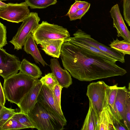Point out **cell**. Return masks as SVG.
Instances as JSON below:
<instances>
[{
    "label": "cell",
    "instance_id": "1",
    "mask_svg": "<svg viewBox=\"0 0 130 130\" xmlns=\"http://www.w3.org/2000/svg\"><path fill=\"white\" fill-rule=\"evenodd\" d=\"M61 51L63 67L74 78L80 81L122 76L127 73L116 62L70 42H64Z\"/></svg>",
    "mask_w": 130,
    "mask_h": 130
},
{
    "label": "cell",
    "instance_id": "2",
    "mask_svg": "<svg viewBox=\"0 0 130 130\" xmlns=\"http://www.w3.org/2000/svg\"><path fill=\"white\" fill-rule=\"evenodd\" d=\"M36 79L20 71L4 79L3 89L6 100L18 105Z\"/></svg>",
    "mask_w": 130,
    "mask_h": 130
},
{
    "label": "cell",
    "instance_id": "3",
    "mask_svg": "<svg viewBox=\"0 0 130 130\" xmlns=\"http://www.w3.org/2000/svg\"><path fill=\"white\" fill-rule=\"evenodd\" d=\"M27 115L35 128L38 130H62L67 124L38 101Z\"/></svg>",
    "mask_w": 130,
    "mask_h": 130
},
{
    "label": "cell",
    "instance_id": "4",
    "mask_svg": "<svg viewBox=\"0 0 130 130\" xmlns=\"http://www.w3.org/2000/svg\"><path fill=\"white\" fill-rule=\"evenodd\" d=\"M32 34L38 45L41 42L52 40L63 39L65 42L70 37L67 28L44 21L39 24Z\"/></svg>",
    "mask_w": 130,
    "mask_h": 130
},
{
    "label": "cell",
    "instance_id": "5",
    "mask_svg": "<svg viewBox=\"0 0 130 130\" xmlns=\"http://www.w3.org/2000/svg\"><path fill=\"white\" fill-rule=\"evenodd\" d=\"M110 86L102 81L92 83L88 86L86 95L99 115L103 109L108 106Z\"/></svg>",
    "mask_w": 130,
    "mask_h": 130
},
{
    "label": "cell",
    "instance_id": "6",
    "mask_svg": "<svg viewBox=\"0 0 130 130\" xmlns=\"http://www.w3.org/2000/svg\"><path fill=\"white\" fill-rule=\"evenodd\" d=\"M130 89L118 87L114 106V117L121 121L128 130L130 128Z\"/></svg>",
    "mask_w": 130,
    "mask_h": 130
},
{
    "label": "cell",
    "instance_id": "7",
    "mask_svg": "<svg viewBox=\"0 0 130 130\" xmlns=\"http://www.w3.org/2000/svg\"><path fill=\"white\" fill-rule=\"evenodd\" d=\"M40 21L37 13H30L23 22L16 34L9 41L13 45L14 49L19 50L22 49L28 37L38 27Z\"/></svg>",
    "mask_w": 130,
    "mask_h": 130
},
{
    "label": "cell",
    "instance_id": "8",
    "mask_svg": "<svg viewBox=\"0 0 130 130\" xmlns=\"http://www.w3.org/2000/svg\"><path fill=\"white\" fill-rule=\"evenodd\" d=\"M7 8L0 13V18L8 21L17 23L23 22L30 14L26 3L8 4Z\"/></svg>",
    "mask_w": 130,
    "mask_h": 130
},
{
    "label": "cell",
    "instance_id": "9",
    "mask_svg": "<svg viewBox=\"0 0 130 130\" xmlns=\"http://www.w3.org/2000/svg\"><path fill=\"white\" fill-rule=\"evenodd\" d=\"M73 38L90 44L109 54L116 60L123 63L125 62L124 55L114 49L103 44L94 39L91 35L80 29H78L73 35Z\"/></svg>",
    "mask_w": 130,
    "mask_h": 130
},
{
    "label": "cell",
    "instance_id": "10",
    "mask_svg": "<svg viewBox=\"0 0 130 130\" xmlns=\"http://www.w3.org/2000/svg\"><path fill=\"white\" fill-rule=\"evenodd\" d=\"M20 63L18 57L0 48V75L4 79L18 73Z\"/></svg>",
    "mask_w": 130,
    "mask_h": 130
},
{
    "label": "cell",
    "instance_id": "11",
    "mask_svg": "<svg viewBox=\"0 0 130 130\" xmlns=\"http://www.w3.org/2000/svg\"><path fill=\"white\" fill-rule=\"evenodd\" d=\"M42 85L39 80L36 79L32 87L24 95L18 105L21 112L27 114L32 109L37 102V99Z\"/></svg>",
    "mask_w": 130,
    "mask_h": 130
},
{
    "label": "cell",
    "instance_id": "12",
    "mask_svg": "<svg viewBox=\"0 0 130 130\" xmlns=\"http://www.w3.org/2000/svg\"><path fill=\"white\" fill-rule=\"evenodd\" d=\"M37 100L48 110L55 114L62 120L67 122L62 111H60L55 105L52 91L43 85L42 86Z\"/></svg>",
    "mask_w": 130,
    "mask_h": 130
},
{
    "label": "cell",
    "instance_id": "13",
    "mask_svg": "<svg viewBox=\"0 0 130 130\" xmlns=\"http://www.w3.org/2000/svg\"><path fill=\"white\" fill-rule=\"evenodd\" d=\"M110 12L113 19V27L117 29V36L121 37L124 40L130 42V32L124 22L118 4L113 6Z\"/></svg>",
    "mask_w": 130,
    "mask_h": 130
},
{
    "label": "cell",
    "instance_id": "14",
    "mask_svg": "<svg viewBox=\"0 0 130 130\" xmlns=\"http://www.w3.org/2000/svg\"><path fill=\"white\" fill-rule=\"evenodd\" d=\"M50 67L59 84L63 88H68L72 83L71 75L66 69L61 67L57 58L50 60Z\"/></svg>",
    "mask_w": 130,
    "mask_h": 130
},
{
    "label": "cell",
    "instance_id": "15",
    "mask_svg": "<svg viewBox=\"0 0 130 130\" xmlns=\"http://www.w3.org/2000/svg\"><path fill=\"white\" fill-rule=\"evenodd\" d=\"M117 120L108 106L99 114L97 130H116L115 125Z\"/></svg>",
    "mask_w": 130,
    "mask_h": 130
},
{
    "label": "cell",
    "instance_id": "16",
    "mask_svg": "<svg viewBox=\"0 0 130 130\" xmlns=\"http://www.w3.org/2000/svg\"><path fill=\"white\" fill-rule=\"evenodd\" d=\"M64 42L63 39L52 40L41 42L40 44L46 54L58 58L61 55V48Z\"/></svg>",
    "mask_w": 130,
    "mask_h": 130
},
{
    "label": "cell",
    "instance_id": "17",
    "mask_svg": "<svg viewBox=\"0 0 130 130\" xmlns=\"http://www.w3.org/2000/svg\"><path fill=\"white\" fill-rule=\"evenodd\" d=\"M23 46L24 51L27 54H30L36 63L40 62L43 66L47 65L42 57L35 43L32 34L28 37Z\"/></svg>",
    "mask_w": 130,
    "mask_h": 130
},
{
    "label": "cell",
    "instance_id": "18",
    "mask_svg": "<svg viewBox=\"0 0 130 130\" xmlns=\"http://www.w3.org/2000/svg\"><path fill=\"white\" fill-rule=\"evenodd\" d=\"M19 70L22 73L35 79L40 78L42 74L37 66L30 63L25 59H23L21 62Z\"/></svg>",
    "mask_w": 130,
    "mask_h": 130
},
{
    "label": "cell",
    "instance_id": "19",
    "mask_svg": "<svg viewBox=\"0 0 130 130\" xmlns=\"http://www.w3.org/2000/svg\"><path fill=\"white\" fill-rule=\"evenodd\" d=\"M99 115L93 107L90 102L88 113L81 130H97Z\"/></svg>",
    "mask_w": 130,
    "mask_h": 130
},
{
    "label": "cell",
    "instance_id": "20",
    "mask_svg": "<svg viewBox=\"0 0 130 130\" xmlns=\"http://www.w3.org/2000/svg\"><path fill=\"white\" fill-rule=\"evenodd\" d=\"M66 41L70 42L82 46L90 51L97 55L104 58L112 62H116L117 61L110 55L104 52L98 48L83 42L70 37Z\"/></svg>",
    "mask_w": 130,
    "mask_h": 130
},
{
    "label": "cell",
    "instance_id": "21",
    "mask_svg": "<svg viewBox=\"0 0 130 130\" xmlns=\"http://www.w3.org/2000/svg\"><path fill=\"white\" fill-rule=\"evenodd\" d=\"M110 47L125 55L130 54V42L123 40H119L117 38L116 40L111 42L109 45Z\"/></svg>",
    "mask_w": 130,
    "mask_h": 130
},
{
    "label": "cell",
    "instance_id": "22",
    "mask_svg": "<svg viewBox=\"0 0 130 130\" xmlns=\"http://www.w3.org/2000/svg\"><path fill=\"white\" fill-rule=\"evenodd\" d=\"M25 2L31 9H43L55 4L57 0H25Z\"/></svg>",
    "mask_w": 130,
    "mask_h": 130
},
{
    "label": "cell",
    "instance_id": "23",
    "mask_svg": "<svg viewBox=\"0 0 130 130\" xmlns=\"http://www.w3.org/2000/svg\"><path fill=\"white\" fill-rule=\"evenodd\" d=\"M12 118L19 123L26 126L28 128H35L32 123L27 114L20 111L16 112Z\"/></svg>",
    "mask_w": 130,
    "mask_h": 130
},
{
    "label": "cell",
    "instance_id": "24",
    "mask_svg": "<svg viewBox=\"0 0 130 130\" xmlns=\"http://www.w3.org/2000/svg\"><path fill=\"white\" fill-rule=\"evenodd\" d=\"M16 112L14 109L3 106L0 113V128Z\"/></svg>",
    "mask_w": 130,
    "mask_h": 130
},
{
    "label": "cell",
    "instance_id": "25",
    "mask_svg": "<svg viewBox=\"0 0 130 130\" xmlns=\"http://www.w3.org/2000/svg\"><path fill=\"white\" fill-rule=\"evenodd\" d=\"M28 128L26 126L19 123L14 119L11 118L0 128V130L18 129Z\"/></svg>",
    "mask_w": 130,
    "mask_h": 130
},
{
    "label": "cell",
    "instance_id": "26",
    "mask_svg": "<svg viewBox=\"0 0 130 130\" xmlns=\"http://www.w3.org/2000/svg\"><path fill=\"white\" fill-rule=\"evenodd\" d=\"M39 80L42 85L46 86L52 91L57 82L54 75L52 73L45 74Z\"/></svg>",
    "mask_w": 130,
    "mask_h": 130
},
{
    "label": "cell",
    "instance_id": "27",
    "mask_svg": "<svg viewBox=\"0 0 130 130\" xmlns=\"http://www.w3.org/2000/svg\"><path fill=\"white\" fill-rule=\"evenodd\" d=\"M62 88L57 82L52 90L55 105L61 111H62L61 105V92Z\"/></svg>",
    "mask_w": 130,
    "mask_h": 130
},
{
    "label": "cell",
    "instance_id": "28",
    "mask_svg": "<svg viewBox=\"0 0 130 130\" xmlns=\"http://www.w3.org/2000/svg\"><path fill=\"white\" fill-rule=\"evenodd\" d=\"M90 6V4L88 3L83 8L78 9L75 13L69 17L70 20L71 21L77 19H81L88 11Z\"/></svg>",
    "mask_w": 130,
    "mask_h": 130
},
{
    "label": "cell",
    "instance_id": "29",
    "mask_svg": "<svg viewBox=\"0 0 130 130\" xmlns=\"http://www.w3.org/2000/svg\"><path fill=\"white\" fill-rule=\"evenodd\" d=\"M123 1V12L124 19L130 26V0H122Z\"/></svg>",
    "mask_w": 130,
    "mask_h": 130
},
{
    "label": "cell",
    "instance_id": "30",
    "mask_svg": "<svg viewBox=\"0 0 130 130\" xmlns=\"http://www.w3.org/2000/svg\"><path fill=\"white\" fill-rule=\"evenodd\" d=\"M6 33V26L0 22V48L7 44Z\"/></svg>",
    "mask_w": 130,
    "mask_h": 130
},
{
    "label": "cell",
    "instance_id": "31",
    "mask_svg": "<svg viewBox=\"0 0 130 130\" xmlns=\"http://www.w3.org/2000/svg\"><path fill=\"white\" fill-rule=\"evenodd\" d=\"M6 102V99L5 96L3 88L0 82V102L2 105L4 106Z\"/></svg>",
    "mask_w": 130,
    "mask_h": 130
},
{
    "label": "cell",
    "instance_id": "32",
    "mask_svg": "<svg viewBox=\"0 0 130 130\" xmlns=\"http://www.w3.org/2000/svg\"><path fill=\"white\" fill-rule=\"evenodd\" d=\"M78 10L76 4L74 3L71 6L66 15L69 17L75 13Z\"/></svg>",
    "mask_w": 130,
    "mask_h": 130
},
{
    "label": "cell",
    "instance_id": "33",
    "mask_svg": "<svg viewBox=\"0 0 130 130\" xmlns=\"http://www.w3.org/2000/svg\"><path fill=\"white\" fill-rule=\"evenodd\" d=\"M75 3L78 9L83 8L88 3L85 1L75 0Z\"/></svg>",
    "mask_w": 130,
    "mask_h": 130
},
{
    "label": "cell",
    "instance_id": "34",
    "mask_svg": "<svg viewBox=\"0 0 130 130\" xmlns=\"http://www.w3.org/2000/svg\"><path fill=\"white\" fill-rule=\"evenodd\" d=\"M8 6V4L0 1V13L6 9Z\"/></svg>",
    "mask_w": 130,
    "mask_h": 130
},
{
    "label": "cell",
    "instance_id": "35",
    "mask_svg": "<svg viewBox=\"0 0 130 130\" xmlns=\"http://www.w3.org/2000/svg\"><path fill=\"white\" fill-rule=\"evenodd\" d=\"M3 106H3L2 105V104H1V103L0 102V113H1V110L2 108H3Z\"/></svg>",
    "mask_w": 130,
    "mask_h": 130
},
{
    "label": "cell",
    "instance_id": "36",
    "mask_svg": "<svg viewBox=\"0 0 130 130\" xmlns=\"http://www.w3.org/2000/svg\"><path fill=\"white\" fill-rule=\"evenodd\" d=\"M6 0H0V1H6Z\"/></svg>",
    "mask_w": 130,
    "mask_h": 130
}]
</instances>
